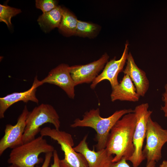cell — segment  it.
<instances>
[{
  "label": "cell",
  "mask_w": 167,
  "mask_h": 167,
  "mask_svg": "<svg viewBox=\"0 0 167 167\" xmlns=\"http://www.w3.org/2000/svg\"><path fill=\"white\" fill-rule=\"evenodd\" d=\"M86 135L74 149L82 154L86 159L88 167H110L113 157L109 154L106 148L96 151L90 150L87 142Z\"/></svg>",
  "instance_id": "cell-12"
},
{
  "label": "cell",
  "mask_w": 167,
  "mask_h": 167,
  "mask_svg": "<svg viewBox=\"0 0 167 167\" xmlns=\"http://www.w3.org/2000/svg\"><path fill=\"white\" fill-rule=\"evenodd\" d=\"M49 123L54 125L55 128L59 130L60 126L59 117L52 105L41 104L35 107L30 112L26 121V126L23 135L24 143L29 142L36 138L41 130L43 124Z\"/></svg>",
  "instance_id": "cell-5"
},
{
  "label": "cell",
  "mask_w": 167,
  "mask_h": 167,
  "mask_svg": "<svg viewBox=\"0 0 167 167\" xmlns=\"http://www.w3.org/2000/svg\"><path fill=\"white\" fill-rule=\"evenodd\" d=\"M165 92L162 94V99L164 102V106H161V110L164 113L165 116L167 117V84L165 86Z\"/></svg>",
  "instance_id": "cell-22"
},
{
  "label": "cell",
  "mask_w": 167,
  "mask_h": 167,
  "mask_svg": "<svg viewBox=\"0 0 167 167\" xmlns=\"http://www.w3.org/2000/svg\"><path fill=\"white\" fill-rule=\"evenodd\" d=\"M159 167H167V160H164Z\"/></svg>",
  "instance_id": "cell-25"
},
{
  "label": "cell",
  "mask_w": 167,
  "mask_h": 167,
  "mask_svg": "<svg viewBox=\"0 0 167 167\" xmlns=\"http://www.w3.org/2000/svg\"><path fill=\"white\" fill-rule=\"evenodd\" d=\"M109 58L108 54L105 53L99 59L91 63L70 66V73L75 86L92 83L103 70Z\"/></svg>",
  "instance_id": "cell-9"
},
{
  "label": "cell",
  "mask_w": 167,
  "mask_h": 167,
  "mask_svg": "<svg viewBox=\"0 0 167 167\" xmlns=\"http://www.w3.org/2000/svg\"><path fill=\"white\" fill-rule=\"evenodd\" d=\"M54 162L50 167H60L59 165V156L57 151L55 150L53 152Z\"/></svg>",
  "instance_id": "cell-24"
},
{
  "label": "cell",
  "mask_w": 167,
  "mask_h": 167,
  "mask_svg": "<svg viewBox=\"0 0 167 167\" xmlns=\"http://www.w3.org/2000/svg\"><path fill=\"white\" fill-rule=\"evenodd\" d=\"M54 150V146L41 135L12 149L7 162L19 167H35L43 161V159L39 157L40 154L53 152Z\"/></svg>",
  "instance_id": "cell-3"
},
{
  "label": "cell",
  "mask_w": 167,
  "mask_h": 167,
  "mask_svg": "<svg viewBox=\"0 0 167 167\" xmlns=\"http://www.w3.org/2000/svg\"><path fill=\"white\" fill-rule=\"evenodd\" d=\"M37 76L34 78L32 87L28 90L21 92H15L0 98V118L4 117V113L12 105L19 101L27 103L30 101L37 104L39 100L36 96L37 88L40 86Z\"/></svg>",
  "instance_id": "cell-13"
},
{
  "label": "cell",
  "mask_w": 167,
  "mask_h": 167,
  "mask_svg": "<svg viewBox=\"0 0 167 167\" xmlns=\"http://www.w3.org/2000/svg\"><path fill=\"white\" fill-rule=\"evenodd\" d=\"M52 156H53V152L45 153V160L41 167H49ZM36 167H39L37 166Z\"/></svg>",
  "instance_id": "cell-23"
},
{
  "label": "cell",
  "mask_w": 167,
  "mask_h": 167,
  "mask_svg": "<svg viewBox=\"0 0 167 167\" xmlns=\"http://www.w3.org/2000/svg\"><path fill=\"white\" fill-rule=\"evenodd\" d=\"M78 20L67 9L63 8L62 18L58 28L66 34H75Z\"/></svg>",
  "instance_id": "cell-17"
},
{
  "label": "cell",
  "mask_w": 167,
  "mask_h": 167,
  "mask_svg": "<svg viewBox=\"0 0 167 167\" xmlns=\"http://www.w3.org/2000/svg\"><path fill=\"white\" fill-rule=\"evenodd\" d=\"M148 103L139 105L134 109L136 119V124L133 138L135 150L132 156L127 160L130 161L134 167H138L145 160L143 154V147L146 137L148 120L152 113L148 110Z\"/></svg>",
  "instance_id": "cell-6"
},
{
  "label": "cell",
  "mask_w": 167,
  "mask_h": 167,
  "mask_svg": "<svg viewBox=\"0 0 167 167\" xmlns=\"http://www.w3.org/2000/svg\"><path fill=\"white\" fill-rule=\"evenodd\" d=\"M36 7L42 11L43 13L48 12L57 6V2L53 0H36Z\"/></svg>",
  "instance_id": "cell-20"
},
{
  "label": "cell",
  "mask_w": 167,
  "mask_h": 167,
  "mask_svg": "<svg viewBox=\"0 0 167 167\" xmlns=\"http://www.w3.org/2000/svg\"><path fill=\"white\" fill-rule=\"evenodd\" d=\"M126 64L122 72L128 75L133 82L136 92L139 96H144L148 89L149 81L146 73L139 68L131 53L127 56Z\"/></svg>",
  "instance_id": "cell-14"
},
{
  "label": "cell",
  "mask_w": 167,
  "mask_h": 167,
  "mask_svg": "<svg viewBox=\"0 0 167 167\" xmlns=\"http://www.w3.org/2000/svg\"><path fill=\"white\" fill-rule=\"evenodd\" d=\"M29 112L27 105H25L16 123L14 125L10 124L6 125L4 134L0 140V156L6 149H12L24 143L23 135Z\"/></svg>",
  "instance_id": "cell-8"
},
{
  "label": "cell",
  "mask_w": 167,
  "mask_h": 167,
  "mask_svg": "<svg viewBox=\"0 0 167 167\" xmlns=\"http://www.w3.org/2000/svg\"><path fill=\"white\" fill-rule=\"evenodd\" d=\"M70 66L62 63L51 70L48 75L39 81L41 86L45 83L56 85L62 89L71 99L75 96V86L70 72Z\"/></svg>",
  "instance_id": "cell-10"
},
{
  "label": "cell",
  "mask_w": 167,
  "mask_h": 167,
  "mask_svg": "<svg viewBox=\"0 0 167 167\" xmlns=\"http://www.w3.org/2000/svg\"><path fill=\"white\" fill-rule=\"evenodd\" d=\"M40 133L41 136H49L60 145L64 155L60 160V167H88L84 156L74 149V142L71 134L49 127L41 129Z\"/></svg>",
  "instance_id": "cell-4"
},
{
  "label": "cell",
  "mask_w": 167,
  "mask_h": 167,
  "mask_svg": "<svg viewBox=\"0 0 167 167\" xmlns=\"http://www.w3.org/2000/svg\"><path fill=\"white\" fill-rule=\"evenodd\" d=\"M20 9L0 4V21L4 22L8 27L11 25V18L20 13Z\"/></svg>",
  "instance_id": "cell-18"
},
{
  "label": "cell",
  "mask_w": 167,
  "mask_h": 167,
  "mask_svg": "<svg viewBox=\"0 0 167 167\" xmlns=\"http://www.w3.org/2000/svg\"><path fill=\"white\" fill-rule=\"evenodd\" d=\"M134 113L131 109H124L115 111L107 118L101 117L99 108L92 109L85 112L82 119H75L70 127H89L93 129L96 133L95 146L96 151L105 148L110 131L116 122L124 115Z\"/></svg>",
  "instance_id": "cell-2"
},
{
  "label": "cell",
  "mask_w": 167,
  "mask_h": 167,
  "mask_svg": "<svg viewBox=\"0 0 167 167\" xmlns=\"http://www.w3.org/2000/svg\"><path fill=\"white\" fill-rule=\"evenodd\" d=\"M128 43H126L124 51L120 59L117 60L114 58L107 62L102 71L91 84V89H94L98 84L105 80H107L109 82L112 89L118 84V76L119 73L123 71L127 60L128 54Z\"/></svg>",
  "instance_id": "cell-11"
},
{
  "label": "cell",
  "mask_w": 167,
  "mask_h": 167,
  "mask_svg": "<svg viewBox=\"0 0 167 167\" xmlns=\"http://www.w3.org/2000/svg\"><path fill=\"white\" fill-rule=\"evenodd\" d=\"M63 8L57 6L51 11L43 13L37 21L40 27L45 32H48L55 28H58L61 23Z\"/></svg>",
  "instance_id": "cell-16"
},
{
  "label": "cell",
  "mask_w": 167,
  "mask_h": 167,
  "mask_svg": "<svg viewBox=\"0 0 167 167\" xmlns=\"http://www.w3.org/2000/svg\"><path fill=\"white\" fill-rule=\"evenodd\" d=\"M124 159H122L119 161L113 163L110 167H131ZM156 162L151 161L147 163L146 167H155Z\"/></svg>",
  "instance_id": "cell-21"
},
{
  "label": "cell",
  "mask_w": 167,
  "mask_h": 167,
  "mask_svg": "<svg viewBox=\"0 0 167 167\" xmlns=\"http://www.w3.org/2000/svg\"><path fill=\"white\" fill-rule=\"evenodd\" d=\"M112 89L110 98L112 102L118 100L132 102L139 101L140 96L131 79L127 75H124L120 83Z\"/></svg>",
  "instance_id": "cell-15"
},
{
  "label": "cell",
  "mask_w": 167,
  "mask_h": 167,
  "mask_svg": "<svg viewBox=\"0 0 167 167\" xmlns=\"http://www.w3.org/2000/svg\"><path fill=\"white\" fill-rule=\"evenodd\" d=\"M97 29L95 24L78 20L75 34L82 36H89Z\"/></svg>",
  "instance_id": "cell-19"
},
{
  "label": "cell",
  "mask_w": 167,
  "mask_h": 167,
  "mask_svg": "<svg viewBox=\"0 0 167 167\" xmlns=\"http://www.w3.org/2000/svg\"><path fill=\"white\" fill-rule=\"evenodd\" d=\"M145 138L146 144L142 152L147 163L158 161L162 157V148L167 142V130L153 121L150 117L147 122Z\"/></svg>",
  "instance_id": "cell-7"
},
{
  "label": "cell",
  "mask_w": 167,
  "mask_h": 167,
  "mask_svg": "<svg viewBox=\"0 0 167 167\" xmlns=\"http://www.w3.org/2000/svg\"><path fill=\"white\" fill-rule=\"evenodd\" d=\"M136 122L135 113H128L118 120L112 128L105 148L109 154L115 155L113 163L122 159L127 161L133 154V138Z\"/></svg>",
  "instance_id": "cell-1"
},
{
  "label": "cell",
  "mask_w": 167,
  "mask_h": 167,
  "mask_svg": "<svg viewBox=\"0 0 167 167\" xmlns=\"http://www.w3.org/2000/svg\"><path fill=\"white\" fill-rule=\"evenodd\" d=\"M7 167H19L14 165L11 164L10 165L7 166Z\"/></svg>",
  "instance_id": "cell-26"
}]
</instances>
